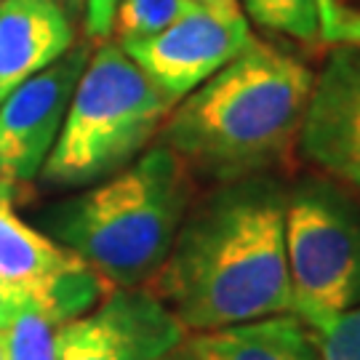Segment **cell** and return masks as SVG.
<instances>
[{
	"mask_svg": "<svg viewBox=\"0 0 360 360\" xmlns=\"http://www.w3.org/2000/svg\"><path fill=\"white\" fill-rule=\"evenodd\" d=\"M285 195L281 181L259 174L217 184L190 206L147 283L190 334L291 312Z\"/></svg>",
	"mask_w": 360,
	"mask_h": 360,
	"instance_id": "obj_1",
	"label": "cell"
},
{
	"mask_svg": "<svg viewBox=\"0 0 360 360\" xmlns=\"http://www.w3.org/2000/svg\"><path fill=\"white\" fill-rule=\"evenodd\" d=\"M312 70L264 40L190 91L163 123V144L214 184L267 174L299 139Z\"/></svg>",
	"mask_w": 360,
	"mask_h": 360,
	"instance_id": "obj_2",
	"label": "cell"
},
{
	"mask_svg": "<svg viewBox=\"0 0 360 360\" xmlns=\"http://www.w3.org/2000/svg\"><path fill=\"white\" fill-rule=\"evenodd\" d=\"M193 206V174L166 144L40 214V227L112 288L147 285Z\"/></svg>",
	"mask_w": 360,
	"mask_h": 360,
	"instance_id": "obj_3",
	"label": "cell"
},
{
	"mask_svg": "<svg viewBox=\"0 0 360 360\" xmlns=\"http://www.w3.org/2000/svg\"><path fill=\"white\" fill-rule=\"evenodd\" d=\"M174 104L117 43H102L77 80L40 179L89 187L112 176L147 150Z\"/></svg>",
	"mask_w": 360,
	"mask_h": 360,
	"instance_id": "obj_4",
	"label": "cell"
},
{
	"mask_svg": "<svg viewBox=\"0 0 360 360\" xmlns=\"http://www.w3.org/2000/svg\"><path fill=\"white\" fill-rule=\"evenodd\" d=\"M291 312L321 326L360 304V206L334 184L307 179L285 195Z\"/></svg>",
	"mask_w": 360,
	"mask_h": 360,
	"instance_id": "obj_5",
	"label": "cell"
},
{
	"mask_svg": "<svg viewBox=\"0 0 360 360\" xmlns=\"http://www.w3.org/2000/svg\"><path fill=\"white\" fill-rule=\"evenodd\" d=\"M0 184V281L35 302L53 326L94 309L112 285L51 235L27 224Z\"/></svg>",
	"mask_w": 360,
	"mask_h": 360,
	"instance_id": "obj_6",
	"label": "cell"
},
{
	"mask_svg": "<svg viewBox=\"0 0 360 360\" xmlns=\"http://www.w3.org/2000/svg\"><path fill=\"white\" fill-rule=\"evenodd\" d=\"M190 336L147 285L112 288L86 315L56 326V360H155Z\"/></svg>",
	"mask_w": 360,
	"mask_h": 360,
	"instance_id": "obj_7",
	"label": "cell"
},
{
	"mask_svg": "<svg viewBox=\"0 0 360 360\" xmlns=\"http://www.w3.org/2000/svg\"><path fill=\"white\" fill-rule=\"evenodd\" d=\"M89 56L91 43H75L0 102V184L11 193L40 176Z\"/></svg>",
	"mask_w": 360,
	"mask_h": 360,
	"instance_id": "obj_8",
	"label": "cell"
},
{
	"mask_svg": "<svg viewBox=\"0 0 360 360\" xmlns=\"http://www.w3.org/2000/svg\"><path fill=\"white\" fill-rule=\"evenodd\" d=\"M251 40L254 35L245 16L224 19L198 6L153 38L117 46L142 67V72L158 89L179 102L211 75H217Z\"/></svg>",
	"mask_w": 360,
	"mask_h": 360,
	"instance_id": "obj_9",
	"label": "cell"
},
{
	"mask_svg": "<svg viewBox=\"0 0 360 360\" xmlns=\"http://www.w3.org/2000/svg\"><path fill=\"white\" fill-rule=\"evenodd\" d=\"M296 142L309 163L360 190V43H339L315 75Z\"/></svg>",
	"mask_w": 360,
	"mask_h": 360,
	"instance_id": "obj_10",
	"label": "cell"
},
{
	"mask_svg": "<svg viewBox=\"0 0 360 360\" xmlns=\"http://www.w3.org/2000/svg\"><path fill=\"white\" fill-rule=\"evenodd\" d=\"M75 46V19L56 0H0V102Z\"/></svg>",
	"mask_w": 360,
	"mask_h": 360,
	"instance_id": "obj_11",
	"label": "cell"
},
{
	"mask_svg": "<svg viewBox=\"0 0 360 360\" xmlns=\"http://www.w3.org/2000/svg\"><path fill=\"white\" fill-rule=\"evenodd\" d=\"M198 360H321L312 326L294 312L187 336Z\"/></svg>",
	"mask_w": 360,
	"mask_h": 360,
	"instance_id": "obj_12",
	"label": "cell"
},
{
	"mask_svg": "<svg viewBox=\"0 0 360 360\" xmlns=\"http://www.w3.org/2000/svg\"><path fill=\"white\" fill-rule=\"evenodd\" d=\"M245 19L299 43H323L318 0H240Z\"/></svg>",
	"mask_w": 360,
	"mask_h": 360,
	"instance_id": "obj_13",
	"label": "cell"
},
{
	"mask_svg": "<svg viewBox=\"0 0 360 360\" xmlns=\"http://www.w3.org/2000/svg\"><path fill=\"white\" fill-rule=\"evenodd\" d=\"M195 8L198 6L193 0H120L110 35H115V43L120 46L131 40L153 38Z\"/></svg>",
	"mask_w": 360,
	"mask_h": 360,
	"instance_id": "obj_14",
	"label": "cell"
},
{
	"mask_svg": "<svg viewBox=\"0 0 360 360\" xmlns=\"http://www.w3.org/2000/svg\"><path fill=\"white\" fill-rule=\"evenodd\" d=\"M53 334L56 326L49 315L35 302H27L16 321L6 328V360H56Z\"/></svg>",
	"mask_w": 360,
	"mask_h": 360,
	"instance_id": "obj_15",
	"label": "cell"
},
{
	"mask_svg": "<svg viewBox=\"0 0 360 360\" xmlns=\"http://www.w3.org/2000/svg\"><path fill=\"white\" fill-rule=\"evenodd\" d=\"M321 360H360V304L331 321L312 326Z\"/></svg>",
	"mask_w": 360,
	"mask_h": 360,
	"instance_id": "obj_16",
	"label": "cell"
},
{
	"mask_svg": "<svg viewBox=\"0 0 360 360\" xmlns=\"http://www.w3.org/2000/svg\"><path fill=\"white\" fill-rule=\"evenodd\" d=\"M120 0H86V11H83V22H86V35L89 40H107L112 32V16Z\"/></svg>",
	"mask_w": 360,
	"mask_h": 360,
	"instance_id": "obj_17",
	"label": "cell"
},
{
	"mask_svg": "<svg viewBox=\"0 0 360 360\" xmlns=\"http://www.w3.org/2000/svg\"><path fill=\"white\" fill-rule=\"evenodd\" d=\"M30 302L25 294H19V291H13L11 285H6L0 281V328H8L13 321H16V315L25 309V304Z\"/></svg>",
	"mask_w": 360,
	"mask_h": 360,
	"instance_id": "obj_18",
	"label": "cell"
},
{
	"mask_svg": "<svg viewBox=\"0 0 360 360\" xmlns=\"http://www.w3.org/2000/svg\"><path fill=\"white\" fill-rule=\"evenodd\" d=\"M193 3L211 13L224 16V19H240V16H245L243 8H240V0H193Z\"/></svg>",
	"mask_w": 360,
	"mask_h": 360,
	"instance_id": "obj_19",
	"label": "cell"
},
{
	"mask_svg": "<svg viewBox=\"0 0 360 360\" xmlns=\"http://www.w3.org/2000/svg\"><path fill=\"white\" fill-rule=\"evenodd\" d=\"M155 360H198V358H195L193 347H190L187 339H184L181 345H176L174 349H168L166 355H160V358H155Z\"/></svg>",
	"mask_w": 360,
	"mask_h": 360,
	"instance_id": "obj_20",
	"label": "cell"
},
{
	"mask_svg": "<svg viewBox=\"0 0 360 360\" xmlns=\"http://www.w3.org/2000/svg\"><path fill=\"white\" fill-rule=\"evenodd\" d=\"M62 8H65L72 19H77V16H83V11H86V0H56Z\"/></svg>",
	"mask_w": 360,
	"mask_h": 360,
	"instance_id": "obj_21",
	"label": "cell"
},
{
	"mask_svg": "<svg viewBox=\"0 0 360 360\" xmlns=\"http://www.w3.org/2000/svg\"><path fill=\"white\" fill-rule=\"evenodd\" d=\"M0 360H6V328H0Z\"/></svg>",
	"mask_w": 360,
	"mask_h": 360,
	"instance_id": "obj_22",
	"label": "cell"
}]
</instances>
